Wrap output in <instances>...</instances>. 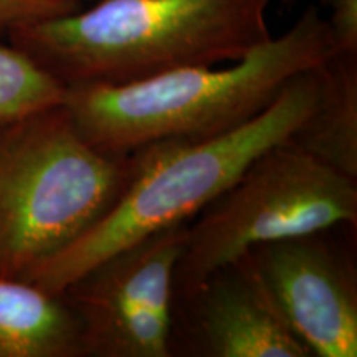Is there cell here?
Instances as JSON below:
<instances>
[{
    "mask_svg": "<svg viewBox=\"0 0 357 357\" xmlns=\"http://www.w3.org/2000/svg\"><path fill=\"white\" fill-rule=\"evenodd\" d=\"M270 0H96L17 25L12 47L65 88L116 86L238 61L271 38Z\"/></svg>",
    "mask_w": 357,
    "mask_h": 357,
    "instance_id": "obj_1",
    "label": "cell"
},
{
    "mask_svg": "<svg viewBox=\"0 0 357 357\" xmlns=\"http://www.w3.org/2000/svg\"><path fill=\"white\" fill-rule=\"evenodd\" d=\"M336 53L328 22L307 7L287 33L225 68L190 66L116 86L66 88L78 131L106 154L126 155L162 139H208L243 126L289 79Z\"/></svg>",
    "mask_w": 357,
    "mask_h": 357,
    "instance_id": "obj_2",
    "label": "cell"
},
{
    "mask_svg": "<svg viewBox=\"0 0 357 357\" xmlns=\"http://www.w3.org/2000/svg\"><path fill=\"white\" fill-rule=\"evenodd\" d=\"M321 65L289 79L263 113L234 131L208 139L154 141L132 151L131 174L113 207L22 280L60 294L88 268L118 250L190 222L257 155L300 126L318 98Z\"/></svg>",
    "mask_w": 357,
    "mask_h": 357,
    "instance_id": "obj_3",
    "label": "cell"
},
{
    "mask_svg": "<svg viewBox=\"0 0 357 357\" xmlns=\"http://www.w3.org/2000/svg\"><path fill=\"white\" fill-rule=\"evenodd\" d=\"M131 174L98 151L65 102L0 126V276L24 278L95 225Z\"/></svg>",
    "mask_w": 357,
    "mask_h": 357,
    "instance_id": "obj_4",
    "label": "cell"
},
{
    "mask_svg": "<svg viewBox=\"0 0 357 357\" xmlns=\"http://www.w3.org/2000/svg\"><path fill=\"white\" fill-rule=\"evenodd\" d=\"M337 223L357 225V178L281 141L189 222L174 289L197 283L257 245Z\"/></svg>",
    "mask_w": 357,
    "mask_h": 357,
    "instance_id": "obj_5",
    "label": "cell"
},
{
    "mask_svg": "<svg viewBox=\"0 0 357 357\" xmlns=\"http://www.w3.org/2000/svg\"><path fill=\"white\" fill-rule=\"evenodd\" d=\"M189 222L137 240L60 294L77 314L83 357H169L174 273Z\"/></svg>",
    "mask_w": 357,
    "mask_h": 357,
    "instance_id": "obj_6",
    "label": "cell"
},
{
    "mask_svg": "<svg viewBox=\"0 0 357 357\" xmlns=\"http://www.w3.org/2000/svg\"><path fill=\"white\" fill-rule=\"evenodd\" d=\"M357 225L337 223L248 250L312 357L357 356Z\"/></svg>",
    "mask_w": 357,
    "mask_h": 357,
    "instance_id": "obj_7",
    "label": "cell"
},
{
    "mask_svg": "<svg viewBox=\"0 0 357 357\" xmlns=\"http://www.w3.org/2000/svg\"><path fill=\"white\" fill-rule=\"evenodd\" d=\"M169 357H312L243 253L172 291Z\"/></svg>",
    "mask_w": 357,
    "mask_h": 357,
    "instance_id": "obj_8",
    "label": "cell"
},
{
    "mask_svg": "<svg viewBox=\"0 0 357 357\" xmlns=\"http://www.w3.org/2000/svg\"><path fill=\"white\" fill-rule=\"evenodd\" d=\"M0 357H83L78 318L63 296L0 276Z\"/></svg>",
    "mask_w": 357,
    "mask_h": 357,
    "instance_id": "obj_9",
    "label": "cell"
},
{
    "mask_svg": "<svg viewBox=\"0 0 357 357\" xmlns=\"http://www.w3.org/2000/svg\"><path fill=\"white\" fill-rule=\"evenodd\" d=\"M287 141L357 178V53L336 52L321 65L314 106Z\"/></svg>",
    "mask_w": 357,
    "mask_h": 357,
    "instance_id": "obj_10",
    "label": "cell"
},
{
    "mask_svg": "<svg viewBox=\"0 0 357 357\" xmlns=\"http://www.w3.org/2000/svg\"><path fill=\"white\" fill-rule=\"evenodd\" d=\"M66 88L12 45L0 43V126L61 105Z\"/></svg>",
    "mask_w": 357,
    "mask_h": 357,
    "instance_id": "obj_11",
    "label": "cell"
},
{
    "mask_svg": "<svg viewBox=\"0 0 357 357\" xmlns=\"http://www.w3.org/2000/svg\"><path fill=\"white\" fill-rule=\"evenodd\" d=\"M79 0H0V30L17 25L63 17L83 8Z\"/></svg>",
    "mask_w": 357,
    "mask_h": 357,
    "instance_id": "obj_12",
    "label": "cell"
},
{
    "mask_svg": "<svg viewBox=\"0 0 357 357\" xmlns=\"http://www.w3.org/2000/svg\"><path fill=\"white\" fill-rule=\"evenodd\" d=\"M326 19L337 53H357V0H324Z\"/></svg>",
    "mask_w": 357,
    "mask_h": 357,
    "instance_id": "obj_13",
    "label": "cell"
},
{
    "mask_svg": "<svg viewBox=\"0 0 357 357\" xmlns=\"http://www.w3.org/2000/svg\"><path fill=\"white\" fill-rule=\"evenodd\" d=\"M298 0H281V6H283L284 8H293L294 6H296Z\"/></svg>",
    "mask_w": 357,
    "mask_h": 357,
    "instance_id": "obj_14",
    "label": "cell"
},
{
    "mask_svg": "<svg viewBox=\"0 0 357 357\" xmlns=\"http://www.w3.org/2000/svg\"><path fill=\"white\" fill-rule=\"evenodd\" d=\"M79 2H83V3H84V2H89V0H79Z\"/></svg>",
    "mask_w": 357,
    "mask_h": 357,
    "instance_id": "obj_15",
    "label": "cell"
}]
</instances>
